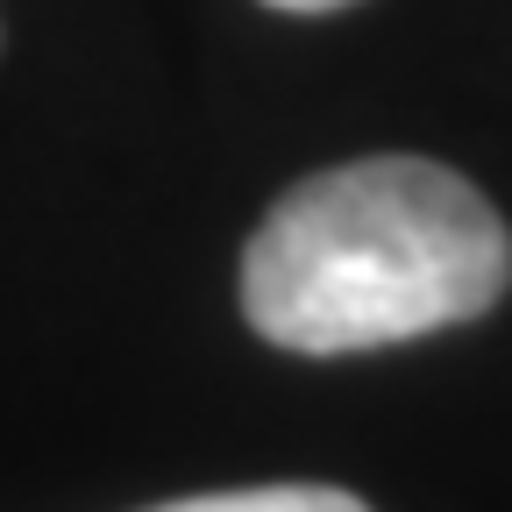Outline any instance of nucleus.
I'll return each instance as SVG.
<instances>
[{
  "label": "nucleus",
  "mask_w": 512,
  "mask_h": 512,
  "mask_svg": "<svg viewBox=\"0 0 512 512\" xmlns=\"http://www.w3.org/2000/svg\"><path fill=\"white\" fill-rule=\"evenodd\" d=\"M271 8H285V15H328V8H349V0H271Z\"/></svg>",
  "instance_id": "obj_3"
},
{
  "label": "nucleus",
  "mask_w": 512,
  "mask_h": 512,
  "mask_svg": "<svg viewBox=\"0 0 512 512\" xmlns=\"http://www.w3.org/2000/svg\"><path fill=\"white\" fill-rule=\"evenodd\" d=\"M150 512H370L363 498L335 484H249V491H207V498H171Z\"/></svg>",
  "instance_id": "obj_2"
},
{
  "label": "nucleus",
  "mask_w": 512,
  "mask_h": 512,
  "mask_svg": "<svg viewBox=\"0 0 512 512\" xmlns=\"http://www.w3.org/2000/svg\"><path fill=\"white\" fill-rule=\"evenodd\" d=\"M512 285V235L470 178L427 157L335 164L256 221L242 249L249 328L292 356L392 349L477 320Z\"/></svg>",
  "instance_id": "obj_1"
}]
</instances>
